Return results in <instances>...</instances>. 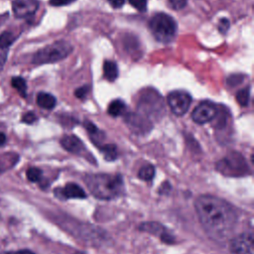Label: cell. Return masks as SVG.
Instances as JSON below:
<instances>
[{"label":"cell","instance_id":"obj_9","mask_svg":"<svg viewBox=\"0 0 254 254\" xmlns=\"http://www.w3.org/2000/svg\"><path fill=\"white\" fill-rule=\"evenodd\" d=\"M125 122L128 127L138 135L149 133L153 127L152 121L140 113L130 112L125 116Z\"/></svg>","mask_w":254,"mask_h":254},{"label":"cell","instance_id":"obj_21","mask_svg":"<svg viewBox=\"0 0 254 254\" xmlns=\"http://www.w3.org/2000/svg\"><path fill=\"white\" fill-rule=\"evenodd\" d=\"M11 85L18 90V92L25 97L26 96V91H27V84L26 81L23 77L21 76H14L11 79Z\"/></svg>","mask_w":254,"mask_h":254},{"label":"cell","instance_id":"obj_13","mask_svg":"<svg viewBox=\"0 0 254 254\" xmlns=\"http://www.w3.org/2000/svg\"><path fill=\"white\" fill-rule=\"evenodd\" d=\"M55 194L61 199L67 198H85L86 193L81 187L74 183H68L64 188L55 190Z\"/></svg>","mask_w":254,"mask_h":254},{"label":"cell","instance_id":"obj_35","mask_svg":"<svg viewBox=\"0 0 254 254\" xmlns=\"http://www.w3.org/2000/svg\"><path fill=\"white\" fill-rule=\"evenodd\" d=\"M15 254H35V253H34V252H32V251H30V250L24 249V250H20V251L15 252Z\"/></svg>","mask_w":254,"mask_h":254},{"label":"cell","instance_id":"obj_27","mask_svg":"<svg viewBox=\"0 0 254 254\" xmlns=\"http://www.w3.org/2000/svg\"><path fill=\"white\" fill-rule=\"evenodd\" d=\"M188 0H169L170 6L174 10H181L186 7Z\"/></svg>","mask_w":254,"mask_h":254},{"label":"cell","instance_id":"obj_3","mask_svg":"<svg viewBox=\"0 0 254 254\" xmlns=\"http://www.w3.org/2000/svg\"><path fill=\"white\" fill-rule=\"evenodd\" d=\"M138 113L149 120L160 119L165 113V104L162 95L154 88H146L141 91L137 102Z\"/></svg>","mask_w":254,"mask_h":254},{"label":"cell","instance_id":"obj_12","mask_svg":"<svg viewBox=\"0 0 254 254\" xmlns=\"http://www.w3.org/2000/svg\"><path fill=\"white\" fill-rule=\"evenodd\" d=\"M39 8L38 0H14L12 9L17 18H28L36 13Z\"/></svg>","mask_w":254,"mask_h":254},{"label":"cell","instance_id":"obj_33","mask_svg":"<svg viewBox=\"0 0 254 254\" xmlns=\"http://www.w3.org/2000/svg\"><path fill=\"white\" fill-rule=\"evenodd\" d=\"M108 2L113 8H120L125 3V0H108Z\"/></svg>","mask_w":254,"mask_h":254},{"label":"cell","instance_id":"obj_36","mask_svg":"<svg viewBox=\"0 0 254 254\" xmlns=\"http://www.w3.org/2000/svg\"><path fill=\"white\" fill-rule=\"evenodd\" d=\"M2 254H15V252H5V253H2Z\"/></svg>","mask_w":254,"mask_h":254},{"label":"cell","instance_id":"obj_31","mask_svg":"<svg viewBox=\"0 0 254 254\" xmlns=\"http://www.w3.org/2000/svg\"><path fill=\"white\" fill-rule=\"evenodd\" d=\"M83 125H84V127H85V129L87 130V132L89 133V135H93V134H95V133H97L99 130H98V128L92 123V122H90V121H84V123H83Z\"/></svg>","mask_w":254,"mask_h":254},{"label":"cell","instance_id":"obj_6","mask_svg":"<svg viewBox=\"0 0 254 254\" xmlns=\"http://www.w3.org/2000/svg\"><path fill=\"white\" fill-rule=\"evenodd\" d=\"M216 170L224 176L242 177L249 174L248 165L244 157L237 152H230L217 162Z\"/></svg>","mask_w":254,"mask_h":254},{"label":"cell","instance_id":"obj_5","mask_svg":"<svg viewBox=\"0 0 254 254\" xmlns=\"http://www.w3.org/2000/svg\"><path fill=\"white\" fill-rule=\"evenodd\" d=\"M72 51V46L66 41H58L39 50L32 59L35 64H52L64 60Z\"/></svg>","mask_w":254,"mask_h":254},{"label":"cell","instance_id":"obj_29","mask_svg":"<svg viewBox=\"0 0 254 254\" xmlns=\"http://www.w3.org/2000/svg\"><path fill=\"white\" fill-rule=\"evenodd\" d=\"M88 89H89V87H88L87 85H83V86H81V87L75 89L74 95H75L77 98H79V99H83V98L86 96V94H87V92H88Z\"/></svg>","mask_w":254,"mask_h":254},{"label":"cell","instance_id":"obj_2","mask_svg":"<svg viewBox=\"0 0 254 254\" xmlns=\"http://www.w3.org/2000/svg\"><path fill=\"white\" fill-rule=\"evenodd\" d=\"M84 180L91 194L99 199H112L124 192V183L120 175H88Z\"/></svg>","mask_w":254,"mask_h":254},{"label":"cell","instance_id":"obj_15","mask_svg":"<svg viewBox=\"0 0 254 254\" xmlns=\"http://www.w3.org/2000/svg\"><path fill=\"white\" fill-rule=\"evenodd\" d=\"M56 97L48 92H40L37 95V104L44 109H53L56 106Z\"/></svg>","mask_w":254,"mask_h":254},{"label":"cell","instance_id":"obj_30","mask_svg":"<svg viewBox=\"0 0 254 254\" xmlns=\"http://www.w3.org/2000/svg\"><path fill=\"white\" fill-rule=\"evenodd\" d=\"M36 120H37V116H36L35 113L32 112V111L25 113V114L23 115V118H22V121L25 122V123H27V124H32V123H34Z\"/></svg>","mask_w":254,"mask_h":254},{"label":"cell","instance_id":"obj_14","mask_svg":"<svg viewBox=\"0 0 254 254\" xmlns=\"http://www.w3.org/2000/svg\"><path fill=\"white\" fill-rule=\"evenodd\" d=\"M61 145L63 146L64 149L66 151L76 154V155H81L83 152H85V147L80 139H78L75 135H65L61 139Z\"/></svg>","mask_w":254,"mask_h":254},{"label":"cell","instance_id":"obj_16","mask_svg":"<svg viewBox=\"0 0 254 254\" xmlns=\"http://www.w3.org/2000/svg\"><path fill=\"white\" fill-rule=\"evenodd\" d=\"M228 118H229V110L225 106L217 105V112H216L215 117L213 118V121L215 122L214 127L216 129L224 128L227 123Z\"/></svg>","mask_w":254,"mask_h":254},{"label":"cell","instance_id":"obj_19","mask_svg":"<svg viewBox=\"0 0 254 254\" xmlns=\"http://www.w3.org/2000/svg\"><path fill=\"white\" fill-rule=\"evenodd\" d=\"M100 149V151L102 152V154L104 155V158L107 161H113L117 158L118 153H117V148L115 145L113 144H104V145H100V147H98Z\"/></svg>","mask_w":254,"mask_h":254},{"label":"cell","instance_id":"obj_20","mask_svg":"<svg viewBox=\"0 0 254 254\" xmlns=\"http://www.w3.org/2000/svg\"><path fill=\"white\" fill-rule=\"evenodd\" d=\"M155 176V168L153 165H150V164H147V165H144L143 167H141V169L139 170L138 172V177L141 179V180H144V181H151Z\"/></svg>","mask_w":254,"mask_h":254},{"label":"cell","instance_id":"obj_18","mask_svg":"<svg viewBox=\"0 0 254 254\" xmlns=\"http://www.w3.org/2000/svg\"><path fill=\"white\" fill-rule=\"evenodd\" d=\"M126 110V104L121 99H114L112 100L107 108V112L112 117H118L122 115Z\"/></svg>","mask_w":254,"mask_h":254},{"label":"cell","instance_id":"obj_10","mask_svg":"<svg viewBox=\"0 0 254 254\" xmlns=\"http://www.w3.org/2000/svg\"><path fill=\"white\" fill-rule=\"evenodd\" d=\"M230 251L233 254H254L253 235L242 233L230 241Z\"/></svg>","mask_w":254,"mask_h":254},{"label":"cell","instance_id":"obj_25","mask_svg":"<svg viewBox=\"0 0 254 254\" xmlns=\"http://www.w3.org/2000/svg\"><path fill=\"white\" fill-rule=\"evenodd\" d=\"M244 77H245V76H244L243 74H231V75L228 76V78H227V80H226V83H227L229 86L233 87V86H236V85L240 84V83L243 81Z\"/></svg>","mask_w":254,"mask_h":254},{"label":"cell","instance_id":"obj_11","mask_svg":"<svg viewBox=\"0 0 254 254\" xmlns=\"http://www.w3.org/2000/svg\"><path fill=\"white\" fill-rule=\"evenodd\" d=\"M140 230L148 232L150 234L159 236V238L168 244H172L175 241V237L164 227V225H162L159 222H143L140 226H139Z\"/></svg>","mask_w":254,"mask_h":254},{"label":"cell","instance_id":"obj_17","mask_svg":"<svg viewBox=\"0 0 254 254\" xmlns=\"http://www.w3.org/2000/svg\"><path fill=\"white\" fill-rule=\"evenodd\" d=\"M103 76L108 81H114L118 77V66L113 61H105L103 64Z\"/></svg>","mask_w":254,"mask_h":254},{"label":"cell","instance_id":"obj_28","mask_svg":"<svg viewBox=\"0 0 254 254\" xmlns=\"http://www.w3.org/2000/svg\"><path fill=\"white\" fill-rule=\"evenodd\" d=\"M229 27H230V23H229V21L226 18L220 19V21L218 23V30H219L220 33L225 34L228 31Z\"/></svg>","mask_w":254,"mask_h":254},{"label":"cell","instance_id":"obj_32","mask_svg":"<svg viewBox=\"0 0 254 254\" xmlns=\"http://www.w3.org/2000/svg\"><path fill=\"white\" fill-rule=\"evenodd\" d=\"M75 0H50V4L52 6H65V5H68V4H71L73 3Z\"/></svg>","mask_w":254,"mask_h":254},{"label":"cell","instance_id":"obj_22","mask_svg":"<svg viewBox=\"0 0 254 254\" xmlns=\"http://www.w3.org/2000/svg\"><path fill=\"white\" fill-rule=\"evenodd\" d=\"M250 99V86L240 89L236 93V100L241 106H247Z\"/></svg>","mask_w":254,"mask_h":254},{"label":"cell","instance_id":"obj_7","mask_svg":"<svg viewBox=\"0 0 254 254\" xmlns=\"http://www.w3.org/2000/svg\"><path fill=\"white\" fill-rule=\"evenodd\" d=\"M167 103L171 111L177 116L186 114L191 103V96L184 90L171 91L167 96Z\"/></svg>","mask_w":254,"mask_h":254},{"label":"cell","instance_id":"obj_4","mask_svg":"<svg viewBox=\"0 0 254 254\" xmlns=\"http://www.w3.org/2000/svg\"><path fill=\"white\" fill-rule=\"evenodd\" d=\"M149 28L154 38L161 43L172 42L177 35V22L166 13H157L149 21Z\"/></svg>","mask_w":254,"mask_h":254},{"label":"cell","instance_id":"obj_1","mask_svg":"<svg viewBox=\"0 0 254 254\" xmlns=\"http://www.w3.org/2000/svg\"><path fill=\"white\" fill-rule=\"evenodd\" d=\"M197 217L206 234L217 242L232 235L238 220L235 207L228 201L211 194H201L194 201Z\"/></svg>","mask_w":254,"mask_h":254},{"label":"cell","instance_id":"obj_24","mask_svg":"<svg viewBox=\"0 0 254 254\" xmlns=\"http://www.w3.org/2000/svg\"><path fill=\"white\" fill-rule=\"evenodd\" d=\"M27 178L30 182H33V183L40 182L42 179V171L35 167L29 168L27 171Z\"/></svg>","mask_w":254,"mask_h":254},{"label":"cell","instance_id":"obj_26","mask_svg":"<svg viewBox=\"0 0 254 254\" xmlns=\"http://www.w3.org/2000/svg\"><path fill=\"white\" fill-rule=\"evenodd\" d=\"M131 6L140 12H145L147 10V0H128Z\"/></svg>","mask_w":254,"mask_h":254},{"label":"cell","instance_id":"obj_23","mask_svg":"<svg viewBox=\"0 0 254 254\" xmlns=\"http://www.w3.org/2000/svg\"><path fill=\"white\" fill-rule=\"evenodd\" d=\"M15 41V37L11 32H4L0 35V50L6 49L12 45Z\"/></svg>","mask_w":254,"mask_h":254},{"label":"cell","instance_id":"obj_34","mask_svg":"<svg viewBox=\"0 0 254 254\" xmlns=\"http://www.w3.org/2000/svg\"><path fill=\"white\" fill-rule=\"evenodd\" d=\"M5 142H6V136L2 132H0V146L4 145Z\"/></svg>","mask_w":254,"mask_h":254},{"label":"cell","instance_id":"obj_8","mask_svg":"<svg viewBox=\"0 0 254 254\" xmlns=\"http://www.w3.org/2000/svg\"><path fill=\"white\" fill-rule=\"evenodd\" d=\"M217 112V105L210 100H202L191 112V119L197 124L212 121Z\"/></svg>","mask_w":254,"mask_h":254}]
</instances>
